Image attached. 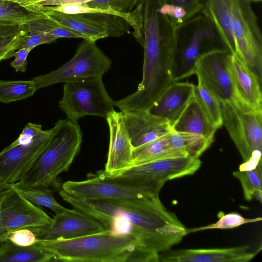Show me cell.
Here are the masks:
<instances>
[{"label": "cell", "mask_w": 262, "mask_h": 262, "mask_svg": "<svg viewBox=\"0 0 262 262\" xmlns=\"http://www.w3.org/2000/svg\"><path fill=\"white\" fill-rule=\"evenodd\" d=\"M59 195L73 208L98 221L106 230L133 234L146 248L159 254L170 250L187 234L184 225L165 207L159 195L133 201L91 200L62 189Z\"/></svg>", "instance_id": "1"}, {"label": "cell", "mask_w": 262, "mask_h": 262, "mask_svg": "<svg viewBox=\"0 0 262 262\" xmlns=\"http://www.w3.org/2000/svg\"><path fill=\"white\" fill-rule=\"evenodd\" d=\"M161 0H139L128 24L144 50L143 75L137 90L113 101L121 111L147 110L172 82L176 27L160 10Z\"/></svg>", "instance_id": "2"}, {"label": "cell", "mask_w": 262, "mask_h": 262, "mask_svg": "<svg viewBox=\"0 0 262 262\" xmlns=\"http://www.w3.org/2000/svg\"><path fill=\"white\" fill-rule=\"evenodd\" d=\"M36 245L52 253L54 261L158 262L159 254L146 248L129 233L105 230L70 239H37Z\"/></svg>", "instance_id": "3"}, {"label": "cell", "mask_w": 262, "mask_h": 262, "mask_svg": "<svg viewBox=\"0 0 262 262\" xmlns=\"http://www.w3.org/2000/svg\"><path fill=\"white\" fill-rule=\"evenodd\" d=\"M82 140L77 122L58 120L47 144L13 185L19 189L49 187L60 173L68 170L80 150Z\"/></svg>", "instance_id": "4"}, {"label": "cell", "mask_w": 262, "mask_h": 262, "mask_svg": "<svg viewBox=\"0 0 262 262\" xmlns=\"http://www.w3.org/2000/svg\"><path fill=\"white\" fill-rule=\"evenodd\" d=\"M173 80L194 74L195 64L203 55L229 49L215 25L202 14H196L176 27Z\"/></svg>", "instance_id": "5"}, {"label": "cell", "mask_w": 262, "mask_h": 262, "mask_svg": "<svg viewBox=\"0 0 262 262\" xmlns=\"http://www.w3.org/2000/svg\"><path fill=\"white\" fill-rule=\"evenodd\" d=\"M62 189L85 199L133 201L159 195L161 189L141 179L110 176L100 171L81 181H68Z\"/></svg>", "instance_id": "6"}, {"label": "cell", "mask_w": 262, "mask_h": 262, "mask_svg": "<svg viewBox=\"0 0 262 262\" xmlns=\"http://www.w3.org/2000/svg\"><path fill=\"white\" fill-rule=\"evenodd\" d=\"M114 106L100 76L64 83L63 96L59 101L67 118L75 122L87 115L106 118L115 111Z\"/></svg>", "instance_id": "7"}, {"label": "cell", "mask_w": 262, "mask_h": 262, "mask_svg": "<svg viewBox=\"0 0 262 262\" xmlns=\"http://www.w3.org/2000/svg\"><path fill=\"white\" fill-rule=\"evenodd\" d=\"M223 124L238 150L243 162L261 158L262 111L230 102H221Z\"/></svg>", "instance_id": "8"}, {"label": "cell", "mask_w": 262, "mask_h": 262, "mask_svg": "<svg viewBox=\"0 0 262 262\" xmlns=\"http://www.w3.org/2000/svg\"><path fill=\"white\" fill-rule=\"evenodd\" d=\"M111 64V59L97 46L96 41L84 39L70 61L54 71L32 79L39 89L61 82L102 77Z\"/></svg>", "instance_id": "9"}, {"label": "cell", "mask_w": 262, "mask_h": 262, "mask_svg": "<svg viewBox=\"0 0 262 262\" xmlns=\"http://www.w3.org/2000/svg\"><path fill=\"white\" fill-rule=\"evenodd\" d=\"M232 16L235 54L261 79L262 36L251 2L234 0Z\"/></svg>", "instance_id": "10"}, {"label": "cell", "mask_w": 262, "mask_h": 262, "mask_svg": "<svg viewBox=\"0 0 262 262\" xmlns=\"http://www.w3.org/2000/svg\"><path fill=\"white\" fill-rule=\"evenodd\" d=\"M232 54L227 50H216L202 55L196 61L194 74L220 102L247 106L239 100L235 91L230 70Z\"/></svg>", "instance_id": "11"}, {"label": "cell", "mask_w": 262, "mask_h": 262, "mask_svg": "<svg viewBox=\"0 0 262 262\" xmlns=\"http://www.w3.org/2000/svg\"><path fill=\"white\" fill-rule=\"evenodd\" d=\"M1 216L6 240L11 233L23 228L31 230L36 235L48 228L52 221V218L27 200L14 185L2 202Z\"/></svg>", "instance_id": "12"}, {"label": "cell", "mask_w": 262, "mask_h": 262, "mask_svg": "<svg viewBox=\"0 0 262 262\" xmlns=\"http://www.w3.org/2000/svg\"><path fill=\"white\" fill-rule=\"evenodd\" d=\"M41 12L60 25L80 34L85 40L96 41L107 37H120L127 31L126 21L111 14H66L51 9Z\"/></svg>", "instance_id": "13"}, {"label": "cell", "mask_w": 262, "mask_h": 262, "mask_svg": "<svg viewBox=\"0 0 262 262\" xmlns=\"http://www.w3.org/2000/svg\"><path fill=\"white\" fill-rule=\"evenodd\" d=\"M201 164L199 158L172 157L132 165L117 176L141 179L161 189L168 181L194 174Z\"/></svg>", "instance_id": "14"}, {"label": "cell", "mask_w": 262, "mask_h": 262, "mask_svg": "<svg viewBox=\"0 0 262 262\" xmlns=\"http://www.w3.org/2000/svg\"><path fill=\"white\" fill-rule=\"evenodd\" d=\"M105 230L98 221L85 213L66 208L55 214L51 225L36 236L41 240L70 239Z\"/></svg>", "instance_id": "15"}, {"label": "cell", "mask_w": 262, "mask_h": 262, "mask_svg": "<svg viewBox=\"0 0 262 262\" xmlns=\"http://www.w3.org/2000/svg\"><path fill=\"white\" fill-rule=\"evenodd\" d=\"M52 128L28 144L14 142L0 152V180L13 184L17 182L48 142Z\"/></svg>", "instance_id": "16"}, {"label": "cell", "mask_w": 262, "mask_h": 262, "mask_svg": "<svg viewBox=\"0 0 262 262\" xmlns=\"http://www.w3.org/2000/svg\"><path fill=\"white\" fill-rule=\"evenodd\" d=\"M110 129V144L103 171L115 176L133 165V146L124 125L121 112L114 111L105 118Z\"/></svg>", "instance_id": "17"}, {"label": "cell", "mask_w": 262, "mask_h": 262, "mask_svg": "<svg viewBox=\"0 0 262 262\" xmlns=\"http://www.w3.org/2000/svg\"><path fill=\"white\" fill-rule=\"evenodd\" d=\"M244 245L223 248L169 250L160 254L161 262H248L257 252Z\"/></svg>", "instance_id": "18"}, {"label": "cell", "mask_w": 262, "mask_h": 262, "mask_svg": "<svg viewBox=\"0 0 262 262\" xmlns=\"http://www.w3.org/2000/svg\"><path fill=\"white\" fill-rule=\"evenodd\" d=\"M124 126L134 148L169 133V122L147 110L120 111Z\"/></svg>", "instance_id": "19"}, {"label": "cell", "mask_w": 262, "mask_h": 262, "mask_svg": "<svg viewBox=\"0 0 262 262\" xmlns=\"http://www.w3.org/2000/svg\"><path fill=\"white\" fill-rule=\"evenodd\" d=\"M195 85L173 81L147 109L155 116L167 120L171 125L180 116L194 95Z\"/></svg>", "instance_id": "20"}, {"label": "cell", "mask_w": 262, "mask_h": 262, "mask_svg": "<svg viewBox=\"0 0 262 262\" xmlns=\"http://www.w3.org/2000/svg\"><path fill=\"white\" fill-rule=\"evenodd\" d=\"M230 70L241 102L253 110L262 111L261 79L236 54L231 55Z\"/></svg>", "instance_id": "21"}, {"label": "cell", "mask_w": 262, "mask_h": 262, "mask_svg": "<svg viewBox=\"0 0 262 262\" xmlns=\"http://www.w3.org/2000/svg\"><path fill=\"white\" fill-rule=\"evenodd\" d=\"M234 0H202L201 14L216 26L229 51L235 54L232 32V10Z\"/></svg>", "instance_id": "22"}, {"label": "cell", "mask_w": 262, "mask_h": 262, "mask_svg": "<svg viewBox=\"0 0 262 262\" xmlns=\"http://www.w3.org/2000/svg\"><path fill=\"white\" fill-rule=\"evenodd\" d=\"M170 126L172 131L198 134L212 141L217 130L210 122L194 96L180 116Z\"/></svg>", "instance_id": "23"}, {"label": "cell", "mask_w": 262, "mask_h": 262, "mask_svg": "<svg viewBox=\"0 0 262 262\" xmlns=\"http://www.w3.org/2000/svg\"><path fill=\"white\" fill-rule=\"evenodd\" d=\"M170 132L150 142L133 148V165L165 158L188 157L172 146L170 140Z\"/></svg>", "instance_id": "24"}, {"label": "cell", "mask_w": 262, "mask_h": 262, "mask_svg": "<svg viewBox=\"0 0 262 262\" xmlns=\"http://www.w3.org/2000/svg\"><path fill=\"white\" fill-rule=\"evenodd\" d=\"M52 261H54V255L36 244L20 247L7 240L0 245V262Z\"/></svg>", "instance_id": "25"}, {"label": "cell", "mask_w": 262, "mask_h": 262, "mask_svg": "<svg viewBox=\"0 0 262 262\" xmlns=\"http://www.w3.org/2000/svg\"><path fill=\"white\" fill-rule=\"evenodd\" d=\"M29 32L26 24L0 21V62L9 59L24 42Z\"/></svg>", "instance_id": "26"}, {"label": "cell", "mask_w": 262, "mask_h": 262, "mask_svg": "<svg viewBox=\"0 0 262 262\" xmlns=\"http://www.w3.org/2000/svg\"><path fill=\"white\" fill-rule=\"evenodd\" d=\"M169 137L171 143L176 149L194 158H199L213 142L198 134L171 130Z\"/></svg>", "instance_id": "27"}, {"label": "cell", "mask_w": 262, "mask_h": 262, "mask_svg": "<svg viewBox=\"0 0 262 262\" xmlns=\"http://www.w3.org/2000/svg\"><path fill=\"white\" fill-rule=\"evenodd\" d=\"M193 96L213 126L216 129L221 127L223 124L219 99L199 80L197 85H195Z\"/></svg>", "instance_id": "28"}, {"label": "cell", "mask_w": 262, "mask_h": 262, "mask_svg": "<svg viewBox=\"0 0 262 262\" xmlns=\"http://www.w3.org/2000/svg\"><path fill=\"white\" fill-rule=\"evenodd\" d=\"M29 33L38 32L53 35L57 38H82L83 36L73 30L62 26L42 12L35 19L25 23Z\"/></svg>", "instance_id": "29"}, {"label": "cell", "mask_w": 262, "mask_h": 262, "mask_svg": "<svg viewBox=\"0 0 262 262\" xmlns=\"http://www.w3.org/2000/svg\"><path fill=\"white\" fill-rule=\"evenodd\" d=\"M38 90L35 82L30 80H0V102L6 104L32 96Z\"/></svg>", "instance_id": "30"}, {"label": "cell", "mask_w": 262, "mask_h": 262, "mask_svg": "<svg viewBox=\"0 0 262 262\" xmlns=\"http://www.w3.org/2000/svg\"><path fill=\"white\" fill-rule=\"evenodd\" d=\"M261 162L254 168L238 170L232 172L233 176L240 182L245 200H252L253 197L259 202L262 200Z\"/></svg>", "instance_id": "31"}, {"label": "cell", "mask_w": 262, "mask_h": 262, "mask_svg": "<svg viewBox=\"0 0 262 262\" xmlns=\"http://www.w3.org/2000/svg\"><path fill=\"white\" fill-rule=\"evenodd\" d=\"M41 11L33 10L30 6L16 0H0V21L26 23L38 17Z\"/></svg>", "instance_id": "32"}, {"label": "cell", "mask_w": 262, "mask_h": 262, "mask_svg": "<svg viewBox=\"0 0 262 262\" xmlns=\"http://www.w3.org/2000/svg\"><path fill=\"white\" fill-rule=\"evenodd\" d=\"M19 190L21 194L33 204L47 207L55 214L61 212L66 209L56 201L52 191L48 188V187L19 189Z\"/></svg>", "instance_id": "33"}, {"label": "cell", "mask_w": 262, "mask_h": 262, "mask_svg": "<svg viewBox=\"0 0 262 262\" xmlns=\"http://www.w3.org/2000/svg\"><path fill=\"white\" fill-rule=\"evenodd\" d=\"M219 220L213 224L192 229H187V234L208 229H231L247 223L259 222L262 220L261 217L255 219L245 218L236 212H231L224 215H221V216H219Z\"/></svg>", "instance_id": "34"}, {"label": "cell", "mask_w": 262, "mask_h": 262, "mask_svg": "<svg viewBox=\"0 0 262 262\" xmlns=\"http://www.w3.org/2000/svg\"><path fill=\"white\" fill-rule=\"evenodd\" d=\"M139 0H93L86 4L90 7L115 12L126 20L127 17L136 7Z\"/></svg>", "instance_id": "35"}, {"label": "cell", "mask_w": 262, "mask_h": 262, "mask_svg": "<svg viewBox=\"0 0 262 262\" xmlns=\"http://www.w3.org/2000/svg\"><path fill=\"white\" fill-rule=\"evenodd\" d=\"M35 234L30 229L23 228L11 233L7 240L20 247H28L34 245L37 242Z\"/></svg>", "instance_id": "36"}, {"label": "cell", "mask_w": 262, "mask_h": 262, "mask_svg": "<svg viewBox=\"0 0 262 262\" xmlns=\"http://www.w3.org/2000/svg\"><path fill=\"white\" fill-rule=\"evenodd\" d=\"M164 5L184 9L189 18L200 13L202 0H162Z\"/></svg>", "instance_id": "37"}, {"label": "cell", "mask_w": 262, "mask_h": 262, "mask_svg": "<svg viewBox=\"0 0 262 262\" xmlns=\"http://www.w3.org/2000/svg\"><path fill=\"white\" fill-rule=\"evenodd\" d=\"M58 38L50 34L31 32L29 33L24 42L18 47L17 50L26 48L31 51L38 45L50 43L55 41Z\"/></svg>", "instance_id": "38"}, {"label": "cell", "mask_w": 262, "mask_h": 262, "mask_svg": "<svg viewBox=\"0 0 262 262\" xmlns=\"http://www.w3.org/2000/svg\"><path fill=\"white\" fill-rule=\"evenodd\" d=\"M47 132V130L42 129L41 125L29 122L26 125L21 133L14 142L19 144H28Z\"/></svg>", "instance_id": "39"}, {"label": "cell", "mask_w": 262, "mask_h": 262, "mask_svg": "<svg viewBox=\"0 0 262 262\" xmlns=\"http://www.w3.org/2000/svg\"><path fill=\"white\" fill-rule=\"evenodd\" d=\"M31 50L26 48L19 49L12 52L9 56V59L14 57L13 61L10 63V66L14 69L16 72H25L27 69V58Z\"/></svg>", "instance_id": "40"}, {"label": "cell", "mask_w": 262, "mask_h": 262, "mask_svg": "<svg viewBox=\"0 0 262 262\" xmlns=\"http://www.w3.org/2000/svg\"><path fill=\"white\" fill-rule=\"evenodd\" d=\"M13 184L8 183L2 181L0 180V245L7 240L5 238L3 226L2 223V216H1V206L2 202L6 196V195L8 194V193L10 191V190L13 188Z\"/></svg>", "instance_id": "41"}, {"label": "cell", "mask_w": 262, "mask_h": 262, "mask_svg": "<svg viewBox=\"0 0 262 262\" xmlns=\"http://www.w3.org/2000/svg\"><path fill=\"white\" fill-rule=\"evenodd\" d=\"M93 0H41L38 4L43 6H55L65 4H84Z\"/></svg>", "instance_id": "42"}, {"label": "cell", "mask_w": 262, "mask_h": 262, "mask_svg": "<svg viewBox=\"0 0 262 262\" xmlns=\"http://www.w3.org/2000/svg\"><path fill=\"white\" fill-rule=\"evenodd\" d=\"M17 1V2L21 3V4H23L25 5H30L35 2H38V1H41V0H16Z\"/></svg>", "instance_id": "43"}, {"label": "cell", "mask_w": 262, "mask_h": 262, "mask_svg": "<svg viewBox=\"0 0 262 262\" xmlns=\"http://www.w3.org/2000/svg\"><path fill=\"white\" fill-rule=\"evenodd\" d=\"M249 1H250L251 2H255V3L261 2V0H249Z\"/></svg>", "instance_id": "44"}]
</instances>
